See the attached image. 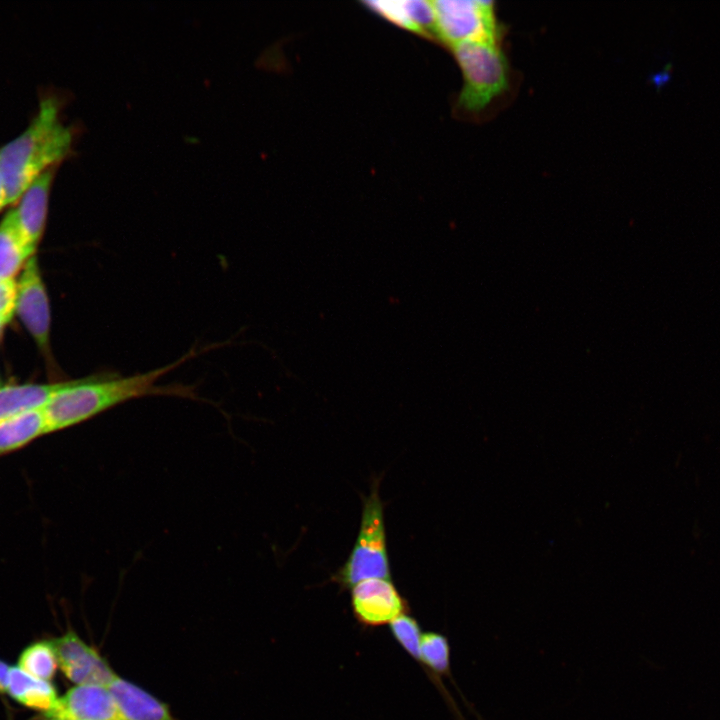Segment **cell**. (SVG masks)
<instances>
[{"label": "cell", "instance_id": "8", "mask_svg": "<svg viewBox=\"0 0 720 720\" xmlns=\"http://www.w3.org/2000/svg\"><path fill=\"white\" fill-rule=\"evenodd\" d=\"M16 314L41 349L50 334V305L37 259L30 257L17 280Z\"/></svg>", "mask_w": 720, "mask_h": 720}, {"label": "cell", "instance_id": "19", "mask_svg": "<svg viewBox=\"0 0 720 720\" xmlns=\"http://www.w3.org/2000/svg\"><path fill=\"white\" fill-rule=\"evenodd\" d=\"M10 666L0 659V695L6 693L7 674Z\"/></svg>", "mask_w": 720, "mask_h": 720}, {"label": "cell", "instance_id": "9", "mask_svg": "<svg viewBox=\"0 0 720 720\" xmlns=\"http://www.w3.org/2000/svg\"><path fill=\"white\" fill-rule=\"evenodd\" d=\"M56 720H123L107 686L81 684L59 697L46 715Z\"/></svg>", "mask_w": 720, "mask_h": 720}, {"label": "cell", "instance_id": "12", "mask_svg": "<svg viewBox=\"0 0 720 720\" xmlns=\"http://www.w3.org/2000/svg\"><path fill=\"white\" fill-rule=\"evenodd\" d=\"M6 693L18 704L46 716L56 706L59 696L51 681L35 678L17 666H10Z\"/></svg>", "mask_w": 720, "mask_h": 720}, {"label": "cell", "instance_id": "11", "mask_svg": "<svg viewBox=\"0 0 720 720\" xmlns=\"http://www.w3.org/2000/svg\"><path fill=\"white\" fill-rule=\"evenodd\" d=\"M107 687L123 720H175L164 702L118 675Z\"/></svg>", "mask_w": 720, "mask_h": 720}, {"label": "cell", "instance_id": "5", "mask_svg": "<svg viewBox=\"0 0 720 720\" xmlns=\"http://www.w3.org/2000/svg\"><path fill=\"white\" fill-rule=\"evenodd\" d=\"M437 38L451 47L465 42L497 43L499 27L491 1H432Z\"/></svg>", "mask_w": 720, "mask_h": 720}, {"label": "cell", "instance_id": "3", "mask_svg": "<svg viewBox=\"0 0 720 720\" xmlns=\"http://www.w3.org/2000/svg\"><path fill=\"white\" fill-rule=\"evenodd\" d=\"M452 48L463 74L458 107L469 113L481 112L508 88L506 57L497 43L465 42Z\"/></svg>", "mask_w": 720, "mask_h": 720}, {"label": "cell", "instance_id": "7", "mask_svg": "<svg viewBox=\"0 0 720 720\" xmlns=\"http://www.w3.org/2000/svg\"><path fill=\"white\" fill-rule=\"evenodd\" d=\"M65 677L75 685L107 686L117 675L105 658L75 631L69 630L52 640Z\"/></svg>", "mask_w": 720, "mask_h": 720}, {"label": "cell", "instance_id": "14", "mask_svg": "<svg viewBox=\"0 0 720 720\" xmlns=\"http://www.w3.org/2000/svg\"><path fill=\"white\" fill-rule=\"evenodd\" d=\"M47 433L42 407L17 413L0 422V455Z\"/></svg>", "mask_w": 720, "mask_h": 720}, {"label": "cell", "instance_id": "6", "mask_svg": "<svg viewBox=\"0 0 720 720\" xmlns=\"http://www.w3.org/2000/svg\"><path fill=\"white\" fill-rule=\"evenodd\" d=\"M352 612L368 628L389 625L407 614L409 606L390 579L370 578L351 588Z\"/></svg>", "mask_w": 720, "mask_h": 720}, {"label": "cell", "instance_id": "18", "mask_svg": "<svg viewBox=\"0 0 720 720\" xmlns=\"http://www.w3.org/2000/svg\"><path fill=\"white\" fill-rule=\"evenodd\" d=\"M17 281L0 280V324L9 323L16 313Z\"/></svg>", "mask_w": 720, "mask_h": 720}, {"label": "cell", "instance_id": "20", "mask_svg": "<svg viewBox=\"0 0 720 720\" xmlns=\"http://www.w3.org/2000/svg\"><path fill=\"white\" fill-rule=\"evenodd\" d=\"M5 206H7L6 191H5L4 181H3V178H2V175L0 172V210L2 208H4Z\"/></svg>", "mask_w": 720, "mask_h": 720}, {"label": "cell", "instance_id": "2", "mask_svg": "<svg viewBox=\"0 0 720 720\" xmlns=\"http://www.w3.org/2000/svg\"><path fill=\"white\" fill-rule=\"evenodd\" d=\"M58 103L47 97L27 129L0 149V172L7 205L19 200L27 187L71 150L72 133L58 117Z\"/></svg>", "mask_w": 720, "mask_h": 720}, {"label": "cell", "instance_id": "1", "mask_svg": "<svg viewBox=\"0 0 720 720\" xmlns=\"http://www.w3.org/2000/svg\"><path fill=\"white\" fill-rule=\"evenodd\" d=\"M197 354L198 352L192 349L170 364L131 376L102 373L84 379L62 382L61 386L42 406L47 433L79 424L119 404L137 398L176 396L198 399L193 386L157 384L160 378Z\"/></svg>", "mask_w": 720, "mask_h": 720}, {"label": "cell", "instance_id": "17", "mask_svg": "<svg viewBox=\"0 0 720 720\" xmlns=\"http://www.w3.org/2000/svg\"><path fill=\"white\" fill-rule=\"evenodd\" d=\"M389 629L399 646L420 665V642L423 632L418 621L409 614H404L391 622Z\"/></svg>", "mask_w": 720, "mask_h": 720}, {"label": "cell", "instance_id": "21", "mask_svg": "<svg viewBox=\"0 0 720 720\" xmlns=\"http://www.w3.org/2000/svg\"><path fill=\"white\" fill-rule=\"evenodd\" d=\"M3 329H4V325L0 324V340L2 338Z\"/></svg>", "mask_w": 720, "mask_h": 720}, {"label": "cell", "instance_id": "22", "mask_svg": "<svg viewBox=\"0 0 720 720\" xmlns=\"http://www.w3.org/2000/svg\"><path fill=\"white\" fill-rule=\"evenodd\" d=\"M46 720H56V719H52V718H47Z\"/></svg>", "mask_w": 720, "mask_h": 720}, {"label": "cell", "instance_id": "15", "mask_svg": "<svg viewBox=\"0 0 720 720\" xmlns=\"http://www.w3.org/2000/svg\"><path fill=\"white\" fill-rule=\"evenodd\" d=\"M61 384L0 386V422L17 413L42 407Z\"/></svg>", "mask_w": 720, "mask_h": 720}, {"label": "cell", "instance_id": "16", "mask_svg": "<svg viewBox=\"0 0 720 720\" xmlns=\"http://www.w3.org/2000/svg\"><path fill=\"white\" fill-rule=\"evenodd\" d=\"M17 667L35 678L51 681L59 667L53 641L38 640L30 643L21 651Z\"/></svg>", "mask_w": 720, "mask_h": 720}, {"label": "cell", "instance_id": "4", "mask_svg": "<svg viewBox=\"0 0 720 720\" xmlns=\"http://www.w3.org/2000/svg\"><path fill=\"white\" fill-rule=\"evenodd\" d=\"M387 552L383 503L375 482L363 504L356 541L335 581L343 588H352L370 578L391 580Z\"/></svg>", "mask_w": 720, "mask_h": 720}, {"label": "cell", "instance_id": "13", "mask_svg": "<svg viewBox=\"0 0 720 720\" xmlns=\"http://www.w3.org/2000/svg\"><path fill=\"white\" fill-rule=\"evenodd\" d=\"M32 256L11 209L0 222V280L14 278Z\"/></svg>", "mask_w": 720, "mask_h": 720}, {"label": "cell", "instance_id": "10", "mask_svg": "<svg viewBox=\"0 0 720 720\" xmlns=\"http://www.w3.org/2000/svg\"><path fill=\"white\" fill-rule=\"evenodd\" d=\"M54 168L46 170L27 187L14 209L21 233L33 254L46 224Z\"/></svg>", "mask_w": 720, "mask_h": 720}]
</instances>
